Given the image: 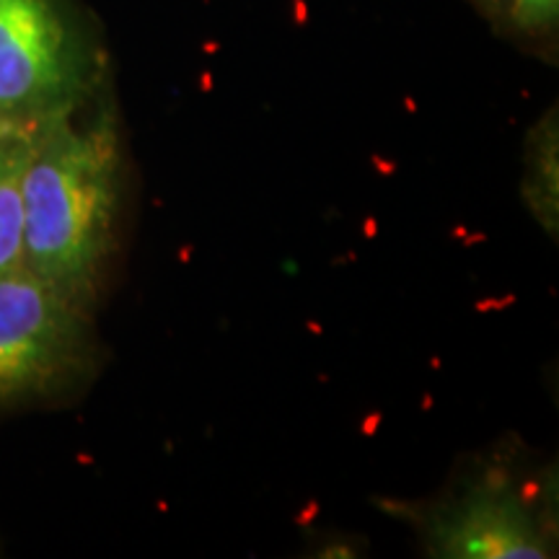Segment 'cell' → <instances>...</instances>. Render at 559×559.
<instances>
[{"instance_id":"6","label":"cell","mask_w":559,"mask_h":559,"mask_svg":"<svg viewBox=\"0 0 559 559\" xmlns=\"http://www.w3.org/2000/svg\"><path fill=\"white\" fill-rule=\"evenodd\" d=\"M557 117L555 111L544 117L539 128L531 132L528 138V158H526V200L531 210L539 215V221L551 230V236L557 234Z\"/></svg>"},{"instance_id":"4","label":"cell","mask_w":559,"mask_h":559,"mask_svg":"<svg viewBox=\"0 0 559 559\" xmlns=\"http://www.w3.org/2000/svg\"><path fill=\"white\" fill-rule=\"evenodd\" d=\"M430 557L440 559H547L555 557L549 523L510 479L479 481L423 508L400 506Z\"/></svg>"},{"instance_id":"2","label":"cell","mask_w":559,"mask_h":559,"mask_svg":"<svg viewBox=\"0 0 559 559\" xmlns=\"http://www.w3.org/2000/svg\"><path fill=\"white\" fill-rule=\"evenodd\" d=\"M111 88L107 39L83 0H0V115L37 128Z\"/></svg>"},{"instance_id":"1","label":"cell","mask_w":559,"mask_h":559,"mask_svg":"<svg viewBox=\"0 0 559 559\" xmlns=\"http://www.w3.org/2000/svg\"><path fill=\"white\" fill-rule=\"evenodd\" d=\"M124 148L111 88L34 128L21 177L24 264L94 309L117 249Z\"/></svg>"},{"instance_id":"5","label":"cell","mask_w":559,"mask_h":559,"mask_svg":"<svg viewBox=\"0 0 559 559\" xmlns=\"http://www.w3.org/2000/svg\"><path fill=\"white\" fill-rule=\"evenodd\" d=\"M34 128H11L0 135V275L24 262L21 177L29 158Z\"/></svg>"},{"instance_id":"8","label":"cell","mask_w":559,"mask_h":559,"mask_svg":"<svg viewBox=\"0 0 559 559\" xmlns=\"http://www.w3.org/2000/svg\"><path fill=\"white\" fill-rule=\"evenodd\" d=\"M472 3L477 5V9L485 13L489 21L506 26L508 11H510V5H513V0H472Z\"/></svg>"},{"instance_id":"9","label":"cell","mask_w":559,"mask_h":559,"mask_svg":"<svg viewBox=\"0 0 559 559\" xmlns=\"http://www.w3.org/2000/svg\"><path fill=\"white\" fill-rule=\"evenodd\" d=\"M11 128H26V124H16V122H9L5 120L3 115H0V135H3L5 130H11Z\"/></svg>"},{"instance_id":"3","label":"cell","mask_w":559,"mask_h":559,"mask_svg":"<svg viewBox=\"0 0 559 559\" xmlns=\"http://www.w3.org/2000/svg\"><path fill=\"white\" fill-rule=\"evenodd\" d=\"M96 366L94 309L24 262L0 275V412L70 394Z\"/></svg>"},{"instance_id":"7","label":"cell","mask_w":559,"mask_h":559,"mask_svg":"<svg viewBox=\"0 0 559 559\" xmlns=\"http://www.w3.org/2000/svg\"><path fill=\"white\" fill-rule=\"evenodd\" d=\"M559 0H513L506 26L531 41H549L557 34Z\"/></svg>"}]
</instances>
